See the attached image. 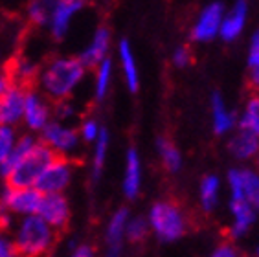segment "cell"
<instances>
[{
	"label": "cell",
	"instance_id": "obj_1",
	"mask_svg": "<svg viewBox=\"0 0 259 257\" xmlns=\"http://www.w3.org/2000/svg\"><path fill=\"white\" fill-rule=\"evenodd\" d=\"M61 235L39 215L24 219L15 242H11L13 257H50Z\"/></svg>",
	"mask_w": 259,
	"mask_h": 257
},
{
	"label": "cell",
	"instance_id": "obj_2",
	"mask_svg": "<svg viewBox=\"0 0 259 257\" xmlns=\"http://www.w3.org/2000/svg\"><path fill=\"white\" fill-rule=\"evenodd\" d=\"M85 66L77 57H55L50 59L40 72L42 90L54 101H63L70 96L74 87L83 79Z\"/></svg>",
	"mask_w": 259,
	"mask_h": 257
},
{
	"label": "cell",
	"instance_id": "obj_3",
	"mask_svg": "<svg viewBox=\"0 0 259 257\" xmlns=\"http://www.w3.org/2000/svg\"><path fill=\"white\" fill-rule=\"evenodd\" d=\"M57 154L59 153H55L54 149L42 142H35L15 167L4 177L8 189H26L35 186L37 178L57 158Z\"/></svg>",
	"mask_w": 259,
	"mask_h": 257
},
{
	"label": "cell",
	"instance_id": "obj_4",
	"mask_svg": "<svg viewBox=\"0 0 259 257\" xmlns=\"http://www.w3.org/2000/svg\"><path fill=\"white\" fill-rule=\"evenodd\" d=\"M151 226L162 241H175L188 232V221L179 204L171 200L156 202L151 209Z\"/></svg>",
	"mask_w": 259,
	"mask_h": 257
},
{
	"label": "cell",
	"instance_id": "obj_5",
	"mask_svg": "<svg viewBox=\"0 0 259 257\" xmlns=\"http://www.w3.org/2000/svg\"><path fill=\"white\" fill-rule=\"evenodd\" d=\"M75 162L66 158L65 154H57V158L42 171L33 188L40 193V195H54V193H61L63 189L70 184L72 178V171H74Z\"/></svg>",
	"mask_w": 259,
	"mask_h": 257
},
{
	"label": "cell",
	"instance_id": "obj_6",
	"mask_svg": "<svg viewBox=\"0 0 259 257\" xmlns=\"http://www.w3.org/2000/svg\"><path fill=\"white\" fill-rule=\"evenodd\" d=\"M39 217L45 221L46 224H50L55 232L63 237V233L68 232L70 228V206L61 193H54V195H45L40 200L39 206Z\"/></svg>",
	"mask_w": 259,
	"mask_h": 257
},
{
	"label": "cell",
	"instance_id": "obj_7",
	"mask_svg": "<svg viewBox=\"0 0 259 257\" xmlns=\"http://www.w3.org/2000/svg\"><path fill=\"white\" fill-rule=\"evenodd\" d=\"M4 74L10 77L13 87H19L24 92L35 90V83L39 79V68L22 55H15L8 61Z\"/></svg>",
	"mask_w": 259,
	"mask_h": 257
},
{
	"label": "cell",
	"instance_id": "obj_8",
	"mask_svg": "<svg viewBox=\"0 0 259 257\" xmlns=\"http://www.w3.org/2000/svg\"><path fill=\"white\" fill-rule=\"evenodd\" d=\"M40 200H42V195L35 188L6 189L2 204L6 206V209H11V211L17 213H37Z\"/></svg>",
	"mask_w": 259,
	"mask_h": 257
},
{
	"label": "cell",
	"instance_id": "obj_9",
	"mask_svg": "<svg viewBox=\"0 0 259 257\" xmlns=\"http://www.w3.org/2000/svg\"><path fill=\"white\" fill-rule=\"evenodd\" d=\"M87 4V0H55L54 11L50 17V26H52V35L55 39H63L68 31L70 19L74 17L79 10H83Z\"/></svg>",
	"mask_w": 259,
	"mask_h": 257
},
{
	"label": "cell",
	"instance_id": "obj_10",
	"mask_svg": "<svg viewBox=\"0 0 259 257\" xmlns=\"http://www.w3.org/2000/svg\"><path fill=\"white\" fill-rule=\"evenodd\" d=\"M223 17H225V10L221 4H209L208 8H204L193 26V39L202 42L213 39L221 30Z\"/></svg>",
	"mask_w": 259,
	"mask_h": 257
},
{
	"label": "cell",
	"instance_id": "obj_11",
	"mask_svg": "<svg viewBox=\"0 0 259 257\" xmlns=\"http://www.w3.org/2000/svg\"><path fill=\"white\" fill-rule=\"evenodd\" d=\"M24 96V90L19 89V87H13V84L6 90V94L0 98V127H10L22 118Z\"/></svg>",
	"mask_w": 259,
	"mask_h": 257
},
{
	"label": "cell",
	"instance_id": "obj_12",
	"mask_svg": "<svg viewBox=\"0 0 259 257\" xmlns=\"http://www.w3.org/2000/svg\"><path fill=\"white\" fill-rule=\"evenodd\" d=\"M42 144L52 147L55 153L65 154L77 145V133L59 123H48L42 128Z\"/></svg>",
	"mask_w": 259,
	"mask_h": 257
},
{
	"label": "cell",
	"instance_id": "obj_13",
	"mask_svg": "<svg viewBox=\"0 0 259 257\" xmlns=\"http://www.w3.org/2000/svg\"><path fill=\"white\" fill-rule=\"evenodd\" d=\"M22 118L26 119V125L31 131H42L48 125V118H50V109L45 105V101L40 99V96L35 90H28L24 96V112Z\"/></svg>",
	"mask_w": 259,
	"mask_h": 257
},
{
	"label": "cell",
	"instance_id": "obj_14",
	"mask_svg": "<svg viewBox=\"0 0 259 257\" xmlns=\"http://www.w3.org/2000/svg\"><path fill=\"white\" fill-rule=\"evenodd\" d=\"M246 11H248V6L244 0H237L235 6L232 8V11H228L225 17H223V22H221V37L225 40H234L239 37V33L243 31L244 22H246Z\"/></svg>",
	"mask_w": 259,
	"mask_h": 257
},
{
	"label": "cell",
	"instance_id": "obj_15",
	"mask_svg": "<svg viewBox=\"0 0 259 257\" xmlns=\"http://www.w3.org/2000/svg\"><path fill=\"white\" fill-rule=\"evenodd\" d=\"M109 42H110L109 28H105V26L98 28V31H96L94 39H92L90 46L85 50V52H83V55H81L79 61L83 63V66H85V68H87V66H89V68H92V66H98V64L105 59V55H107Z\"/></svg>",
	"mask_w": 259,
	"mask_h": 257
},
{
	"label": "cell",
	"instance_id": "obj_16",
	"mask_svg": "<svg viewBox=\"0 0 259 257\" xmlns=\"http://www.w3.org/2000/svg\"><path fill=\"white\" fill-rule=\"evenodd\" d=\"M125 195L129 198H135L140 189V158L136 149H129L127 153V169H125V180H123Z\"/></svg>",
	"mask_w": 259,
	"mask_h": 257
},
{
	"label": "cell",
	"instance_id": "obj_17",
	"mask_svg": "<svg viewBox=\"0 0 259 257\" xmlns=\"http://www.w3.org/2000/svg\"><path fill=\"white\" fill-rule=\"evenodd\" d=\"M230 151L237 156V158H250L259 153V138L250 133H237L230 142Z\"/></svg>",
	"mask_w": 259,
	"mask_h": 257
},
{
	"label": "cell",
	"instance_id": "obj_18",
	"mask_svg": "<svg viewBox=\"0 0 259 257\" xmlns=\"http://www.w3.org/2000/svg\"><path fill=\"white\" fill-rule=\"evenodd\" d=\"M232 211L235 215V224L232 226V237H239L254 223V211L252 204L246 200H232Z\"/></svg>",
	"mask_w": 259,
	"mask_h": 257
},
{
	"label": "cell",
	"instance_id": "obj_19",
	"mask_svg": "<svg viewBox=\"0 0 259 257\" xmlns=\"http://www.w3.org/2000/svg\"><path fill=\"white\" fill-rule=\"evenodd\" d=\"M211 112H213V128L217 134H225L234 127V123H235L234 114L226 110L225 101H223V98H221L219 94H213Z\"/></svg>",
	"mask_w": 259,
	"mask_h": 257
},
{
	"label": "cell",
	"instance_id": "obj_20",
	"mask_svg": "<svg viewBox=\"0 0 259 257\" xmlns=\"http://www.w3.org/2000/svg\"><path fill=\"white\" fill-rule=\"evenodd\" d=\"M239 127L244 133H250L259 138V96H252L244 107V112L239 119Z\"/></svg>",
	"mask_w": 259,
	"mask_h": 257
},
{
	"label": "cell",
	"instance_id": "obj_21",
	"mask_svg": "<svg viewBox=\"0 0 259 257\" xmlns=\"http://www.w3.org/2000/svg\"><path fill=\"white\" fill-rule=\"evenodd\" d=\"M120 57H121V64H123L127 84H129V89L133 92H136L138 90V68H136L135 57H133V52H131V46L127 40H121L120 42Z\"/></svg>",
	"mask_w": 259,
	"mask_h": 257
},
{
	"label": "cell",
	"instance_id": "obj_22",
	"mask_svg": "<svg viewBox=\"0 0 259 257\" xmlns=\"http://www.w3.org/2000/svg\"><path fill=\"white\" fill-rule=\"evenodd\" d=\"M125 223H127V209L121 208L120 211L112 217L109 232H107V241H109V244H110V257H116V253L120 250V241H121V233H123Z\"/></svg>",
	"mask_w": 259,
	"mask_h": 257
},
{
	"label": "cell",
	"instance_id": "obj_23",
	"mask_svg": "<svg viewBox=\"0 0 259 257\" xmlns=\"http://www.w3.org/2000/svg\"><path fill=\"white\" fill-rule=\"evenodd\" d=\"M33 144H35V140L31 138V136H22V138L19 140V144L13 145L11 153L8 154V158L0 163V175H2V177H6V175L10 173L11 169H13L17 163H19V160L22 158V156H24L28 151H30Z\"/></svg>",
	"mask_w": 259,
	"mask_h": 257
},
{
	"label": "cell",
	"instance_id": "obj_24",
	"mask_svg": "<svg viewBox=\"0 0 259 257\" xmlns=\"http://www.w3.org/2000/svg\"><path fill=\"white\" fill-rule=\"evenodd\" d=\"M55 0H31L28 6V19L33 26H45L52 17Z\"/></svg>",
	"mask_w": 259,
	"mask_h": 257
},
{
	"label": "cell",
	"instance_id": "obj_25",
	"mask_svg": "<svg viewBox=\"0 0 259 257\" xmlns=\"http://www.w3.org/2000/svg\"><path fill=\"white\" fill-rule=\"evenodd\" d=\"M239 177L243 198L248 204H257L259 206V175L250 171V169H239Z\"/></svg>",
	"mask_w": 259,
	"mask_h": 257
},
{
	"label": "cell",
	"instance_id": "obj_26",
	"mask_svg": "<svg viewBox=\"0 0 259 257\" xmlns=\"http://www.w3.org/2000/svg\"><path fill=\"white\" fill-rule=\"evenodd\" d=\"M158 153L167 171H179L182 156H180L179 149L173 145V142H169L167 138H158Z\"/></svg>",
	"mask_w": 259,
	"mask_h": 257
},
{
	"label": "cell",
	"instance_id": "obj_27",
	"mask_svg": "<svg viewBox=\"0 0 259 257\" xmlns=\"http://www.w3.org/2000/svg\"><path fill=\"white\" fill-rule=\"evenodd\" d=\"M217 191H219V178L209 175L200 184V200H202V208L204 211H211L217 202Z\"/></svg>",
	"mask_w": 259,
	"mask_h": 257
},
{
	"label": "cell",
	"instance_id": "obj_28",
	"mask_svg": "<svg viewBox=\"0 0 259 257\" xmlns=\"http://www.w3.org/2000/svg\"><path fill=\"white\" fill-rule=\"evenodd\" d=\"M110 72H112V63L110 59H103L98 64V79H96V98L103 99L110 83Z\"/></svg>",
	"mask_w": 259,
	"mask_h": 257
},
{
	"label": "cell",
	"instance_id": "obj_29",
	"mask_svg": "<svg viewBox=\"0 0 259 257\" xmlns=\"http://www.w3.org/2000/svg\"><path fill=\"white\" fill-rule=\"evenodd\" d=\"M98 144H96V153H94V177L98 178L101 173V167H103L105 162V154H107V145H109V133L105 128H100V134H98Z\"/></svg>",
	"mask_w": 259,
	"mask_h": 257
},
{
	"label": "cell",
	"instance_id": "obj_30",
	"mask_svg": "<svg viewBox=\"0 0 259 257\" xmlns=\"http://www.w3.org/2000/svg\"><path fill=\"white\" fill-rule=\"evenodd\" d=\"M147 235H149V226L145 223V219L138 217L127 226V237H129L131 242H135V244L144 242L147 239Z\"/></svg>",
	"mask_w": 259,
	"mask_h": 257
},
{
	"label": "cell",
	"instance_id": "obj_31",
	"mask_svg": "<svg viewBox=\"0 0 259 257\" xmlns=\"http://www.w3.org/2000/svg\"><path fill=\"white\" fill-rule=\"evenodd\" d=\"M15 145V134L10 127H0V163L8 158L11 149Z\"/></svg>",
	"mask_w": 259,
	"mask_h": 257
},
{
	"label": "cell",
	"instance_id": "obj_32",
	"mask_svg": "<svg viewBox=\"0 0 259 257\" xmlns=\"http://www.w3.org/2000/svg\"><path fill=\"white\" fill-rule=\"evenodd\" d=\"M173 63L179 66V68H184L191 63V50L188 46H180V48L175 50L173 54Z\"/></svg>",
	"mask_w": 259,
	"mask_h": 257
},
{
	"label": "cell",
	"instance_id": "obj_33",
	"mask_svg": "<svg viewBox=\"0 0 259 257\" xmlns=\"http://www.w3.org/2000/svg\"><path fill=\"white\" fill-rule=\"evenodd\" d=\"M81 131H83V138H85L87 142L96 140L98 134H100V127H98V123H96L94 119H87L85 123H83V127H81Z\"/></svg>",
	"mask_w": 259,
	"mask_h": 257
},
{
	"label": "cell",
	"instance_id": "obj_34",
	"mask_svg": "<svg viewBox=\"0 0 259 257\" xmlns=\"http://www.w3.org/2000/svg\"><path fill=\"white\" fill-rule=\"evenodd\" d=\"M259 61V30L252 37V42H250V54H248V66L255 64Z\"/></svg>",
	"mask_w": 259,
	"mask_h": 257
},
{
	"label": "cell",
	"instance_id": "obj_35",
	"mask_svg": "<svg viewBox=\"0 0 259 257\" xmlns=\"http://www.w3.org/2000/svg\"><path fill=\"white\" fill-rule=\"evenodd\" d=\"M55 114L59 116V118H68L70 114H72V105L63 99V101H55Z\"/></svg>",
	"mask_w": 259,
	"mask_h": 257
},
{
	"label": "cell",
	"instance_id": "obj_36",
	"mask_svg": "<svg viewBox=\"0 0 259 257\" xmlns=\"http://www.w3.org/2000/svg\"><path fill=\"white\" fill-rule=\"evenodd\" d=\"M10 228V215H8V209L0 200V232H6Z\"/></svg>",
	"mask_w": 259,
	"mask_h": 257
},
{
	"label": "cell",
	"instance_id": "obj_37",
	"mask_svg": "<svg viewBox=\"0 0 259 257\" xmlns=\"http://www.w3.org/2000/svg\"><path fill=\"white\" fill-rule=\"evenodd\" d=\"M213 257H237L235 255V250L228 244H223V246L213 253Z\"/></svg>",
	"mask_w": 259,
	"mask_h": 257
},
{
	"label": "cell",
	"instance_id": "obj_38",
	"mask_svg": "<svg viewBox=\"0 0 259 257\" xmlns=\"http://www.w3.org/2000/svg\"><path fill=\"white\" fill-rule=\"evenodd\" d=\"M250 83L254 84L255 89H259V61L250 66Z\"/></svg>",
	"mask_w": 259,
	"mask_h": 257
},
{
	"label": "cell",
	"instance_id": "obj_39",
	"mask_svg": "<svg viewBox=\"0 0 259 257\" xmlns=\"http://www.w3.org/2000/svg\"><path fill=\"white\" fill-rule=\"evenodd\" d=\"M0 257H13L11 242H6L4 239H0Z\"/></svg>",
	"mask_w": 259,
	"mask_h": 257
},
{
	"label": "cell",
	"instance_id": "obj_40",
	"mask_svg": "<svg viewBox=\"0 0 259 257\" xmlns=\"http://www.w3.org/2000/svg\"><path fill=\"white\" fill-rule=\"evenodd\" d=\"M10 87H11L10 77H8V75H6L4 72H2V74H0V98H2V96L6 94V90L10 89Z\"/></svg>",
	"mask_w": 259,
	"mask_h": 257
},
{
	"label": "cell",
	"instance_id": "obj_41",
	"mask_svg": "<svg viewBox=\"0 0 259 257\" xmlns=\"http://www.w3.org/2000/svg\"><path fill=\"white\" fill-rule=\"evenodd\" d=\"M74 257H94V248L92 246H81Z\"/></svg>",
	"mask_w": 259,
	"mask_h": 257
},
{
	"label": "cell",
	"instance_id": "obj_42",
	"mask_svg": "<svg viewBox=\"0 0 259 257\" xmlns=\"http://www.w3.org/2000/svg\"><path fill=\"white\" fill-rule=\"evenodd\" d=\"M257 167H259V153H257Z\"/></svg>",
	"mask_w": 259,
	"mask_h": 257
},
{
	"label": "cell",
	"instance_id": "obj_43",
	"mask_svg": "<svg viewBox=\"0 0 259 257\" xmlns=\"http://www.w3.org/2000/svg\"><path fill=\"white\" fill-rule=\"evenodd\" d=\"M257 257H259V250H257Z\"/></svg>",
	"mask_w": 259,
	"mask_h": 257
}]
</instances>
